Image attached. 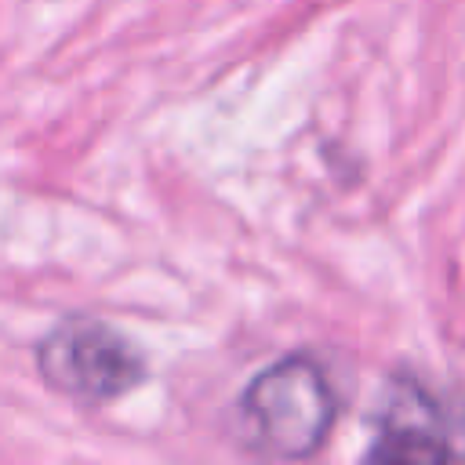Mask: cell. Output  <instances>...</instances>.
<instances>
[{"mask_svg":"<svg viewBox=\"0 0 465 465\" xmlns=\"http://www.w3.org/2000/svg\"><path fill=\"white\" fill-rule=\"evenodd\" d=\"M334 425V392L312 360H280L243 392V429L262 454L305 458Z\"/></svg>","mask_w":465,"mask_h":465,"instance_id":"obj_1","label":"cell"},{"mask_svg":"<svg viewBox=\"0 0 465 465\" xmlns=\"http://www.w3.org/2000/svg\"><path fill=\"white\" fill-rule=\"evenodd\" d=\"M40 374L51 389L76 400H113L134 389L145 374L131 341L94 320H73L51 331L40 345Z\"/></svg>","mask_w":465,"mask_h":465,"instance_id":"obj_2","label":"cell"},{"mask_svg":"<svg viewBox=\"0 0 465 465\" xmlns=\"http://www.w3.org/2000/svg\"><path fill=\"white\" fill-rule=\"evenodd\" d=\"M450 447L440 429V414L432 400L414 389L411 381H400L381 411V432L378 443L371 447V458L381 461H440L447 458Z\"/></svg>","mask_w":465,"mask_h":465,"instance_id":"obj_3","label":"cell"}]
</instances>
